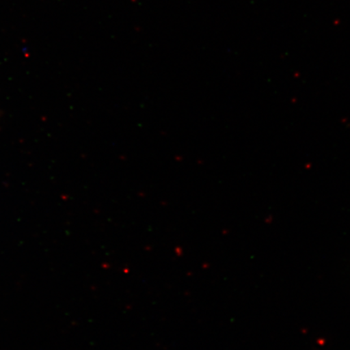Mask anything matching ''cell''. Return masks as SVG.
<instances>
[]
</instances>
